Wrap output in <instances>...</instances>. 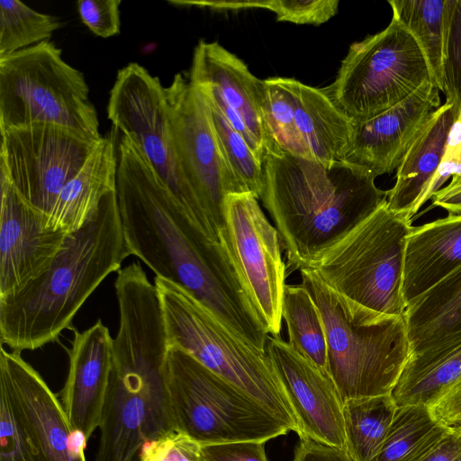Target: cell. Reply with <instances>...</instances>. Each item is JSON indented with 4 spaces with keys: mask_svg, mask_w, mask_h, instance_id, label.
<instances>
[{
    "mask_svg": "<svg viewBox=\"0 0 461 461\" xmlns=\"http://www.w3.org/2000/svg\"><path fill=\"white\" fill-rule=\"evenodd\" d=\"M115 192L131 254L187 291L242 340L264 348L268 334L228 249L194 223L124 135L117 142Z\"/></svg>",
    "mask_w": 461,
    "mask_h": 461,
    "instance_id": "cell-1",
    "label": "cell"
},
{
    "mask_svg": "<svg viewBox=\"0 0 461 461\" xmlns=\"http://www.w3.org/2000/svg\"><path fill=\"white\" fill-rule=\"evenodd\" d=\"M119 329L94 461H141L143 448L176 431L166 384L167 342L160 300L141 266L114 283Z\"/></svg>",
    "mask_w": 461,
    "mask_h": 461,
    "instance_id": "cell-2",
    "label": "cell"
},
{
    "mask_svg": "<svg viewBox=\"0 0 461 461\" xmlns=\"http://www.w3.org/2000/svg\"><path fill=\"white\" fill-rule=\"evenodd\" d=\"M261 199L299 268L330 247L387 202L389 190L366 168L346 161L323 163L283 150L263 163Z\"/></svg>",
    "mask_w": 461,
    "mask_h": 461,
    "instance_id": "cell-3",
    "label": "cell"
},
{
    "mask_svg": "<svg viewBox=\"0 0 461 461\" xmlns=\"http://www.w3.org/2000/svg\"><path fill=\"white\" fill-rule=\"evenodd\" d=\"M130 255L113 191L91 219L66 238L40 276L0 298L2 345L22 352L55 340L96 287Z\"/></svg>",
    "mask_w": 461,
    "mask_h": 461,
    "instance_id": "cell-4",
    "label": "cell"
},
{
    "mask_svg": "<svg viewBox=\"0 0 461 461\" xmlns=\"http://www.w3.org/2000/svg\"><path fill=\"white\" fill-rule=\"evenodd\" d=\"M299 271L322 318L328 373L342 402L391 394L411 355L404 317L362 306Z\"/></svg>",
    "mask_w": 461,
    "mask_h": 461,
    "instance_id": "cell-5",
    "label": "cell"
},
{
    "mask_svg": "<svg viewBox=\"0 0 461 461\" xmlns=\"http://www.w3.org/2000/svg\"><path fill=\"white\" fill-rule=\"evenodd\" d=\"M168 348H178L300 434L296 416L267 353L248 344L184 288L156 276Z\"/></svg>",
    "mask_w": 461,
    "mask_h": 461,
    "instance_id": "cell-6",
    "label": "cell"
},
{
    "mask_svg": "<svg viewBox=\"0 0 461 461\" xmlns=\"http://www.w3.org/2000/svg\"><path fill=\"white\" fill-rule=\"evenodd\" d=\"M412 228L411 218L390 210L385 203L299 270L312 271L362 306L404 317V252Z\"/></svg>",
    "mask_w": 461,
    "mask_h": 461,
    "instance_id": "cell-7",
    "label": "cell"
},
{
    "mask_svg": "<svg viewBox=\"0 0 461 461\" xmlns=\"http://www.w3.org/2000/svg\"><path fill=\"white\" fill-rule=\"evenodd\" d=\"M41 122L102 138L84 75L50 41L0 57V131Z\"/></svg>",
    "mask_w": 461,
    "mask_h": 461,
    "instance_id": "cell-8",
    "label": "cell"
},
{
    "mask_svg": "<svg viewBox=\"0 0 461 461\" xmlns=\"http://www.w3.org/2000/svg\"><path fill=\"white\" fill-rule=\"evenodd\" d=\"M166 384L176 431L201 445L267 441L287 425L185 352L168 348Z\"/></svg>",
    "mask_w": 461,
    "mask_h": 461,
    "instance_id": "cell-9",
    "label": "cell"
},
{
    "mask_svg": "<svg viewBox=\"0 0 461 461\" xmlns=\"http://www.w3.org/2000/svg\"><path fill=\"white\" fill-rule=\"evenodd\" d=\"M87 442L20 351L0 349V461H86Z\"/></svg>",
    "mask_w": 461,
    "mask_h": 461,
    "instance_id": "cell-10",
    "label": "cell"
},
{
    "mask_svg": "<svg viewBox=\"0 0 461 461\" xmlns=\"http://www.w3.org/2000/svg\"><path fill=\"white\" fill-rule=\"evenodd\" d=\"M432 82L413 36L393 16L388 26L350 45L335 80L321 88L350 119H367L402 102Z\"/></svg>",
    "mask_w": 461,
    "mask_h": 461,
    "instance_id": "cell-11",
    "label": "cell"
},
{
    "mask_svg": "<svg viewBox=\"0 0 461 461\" xmlns=\"http://www.w3.org/2000/svg\"><path fill=\"white\" fill-rule=\"evenodd\" d=\"M107 116L140 149L194 223L218 241L177 163L166 90L159 78L136 62L121 68L110 91Z\"/></svg>",
    "mask_w": 461,
    "mask_h": 461,
    "instance_id": "cell-12",
    "label": "cell"
},
{
    "mask_svg": "<svg viewBox=\"0 0 461 461\" xmlns=\"http://www.w3.org/2000/svg\"><path fill=\"white\" fill-rule=\"evenodd\" d=\"M0 132V170L25 201L46 215L103 138L43 122Z\"/></svg>",
    "mask_w": 461,
    "mask_h": 461,
    "instance_id": "cell-13",
    "label": "cell"
},
{
    "mask_svg": "<svg viewBox=\"0 0 461 461\" xmlns=\"http://www.w3.org/2000/svg\"><path fill=\"white\" fill-rule=\"evenodd\" d=\"M169 127L180 170L220 243L227 240L224 200L238 193L222 159L203 98L188 76L176 74L165 87Z\"/></svg>",
    "mask_w": 461,
    "mask_h": 461,
    "instance_id": "cell-14",
    "label": "cell"
},
{
    "mask_svg": "<svg viewBox=\"0 0 461 461\" xmlns=\"http://www.w3.org/2000/svg\"><path fill=\"white\" fill-rule=\"evenodd\" d=\"M227 248L268 334L279 336L285 286L280 237L249 193L225 196Z\"/></svg>",
    "mask_w": 461,
    "mask_h": 461,
    "instance_id": "cell-15",
    "label": "cell"
},
{
    "mask_svg": "<svg viewBox=\"0 0 461 461\" xmlns=\"http://www.w3.org/2000/svg\"><path fill=\"white\" fill-rule=\"evenodd\" d=\"M187 76L203 97L244 138L262 165L268 153L281 150L264 118L265 80L256 77L243 60L216 41L201 40L194 50Z\"/></svg>",
    "mask_w": 461,
    "mask_h": 461,
    "instance_id": "cell-16",
    "label": "cell"
},
{
    "mask_svg": "<svg viewBox=\"0 0 461 461\" xmlns=\"http://www.w3.org/2000/svg\"><path fill=\"white\" fill-rule=\"evenodd\" d=\"M0 298L15 294L51 264L68 236L46 227L47 215L32 206L0 170Z\"/></svg>",
    "mask_w": 461,
    "mask_h": 461,
    "instance_id": "cell-17",
    "label": "cell"
},
{
    "mask_svg": "<svg viewBox=\"0 0 461 461\" xmlns=\"http://www.w3.org/2000/svg\"><path fill=\"white\" fill-rule=\"evenodd\" d=\"M266 351L296 416L301 437L343 449V402L329 375L280 336H268Z\"/></svg>",
    "mask_w": 461,
    "mask_h": 461,
    "instance_id": "cell-18",
    "label": "cell"
},
{
    "mask_svg": "<svg viewBox=\"0 0 461 461\" xmlns=\"http://www.w3.org/2000/svg\"><path fill=\"white\" fill-rule=\"evenodd\" d=\"M439 90L425 82L402 102L367 119H351L345 161L363 167L375 177L398 168L420 130L439 107Z\"/></svg>",
    "mask_w": 461,
    "mask_h": 461,
    "instance_id": "cell-19",
    "label": "cell"
},
{
    "mask_svg": "<svg viewBox=\"0 0 461 461\" xmlns=\"http://www.w3.org/2000/svg\"><path fill=\"white\" fill-rule=\"evenodd\" d=\"M113 340L108 328L98 321L82 332L75 330L68 350V373L59 400L71 426L86 442L102 422Z\"/></svg>",
    "mask_w": 461,
    "mask_h": 461,
    "instance_id": "cell-20",
    "label": "cell"
},
{
    "mask_svg": "<svg viewBox=\"0 0 461 461\" xmlns=\"http://www.w3.org/2000/svg\"><path fill=\"white\" fill-rule=\"evenodd\" d=\"M459 116L456 107L445 102L435 109L405 153L389 190L386 205L412 219L429 200L430 188L443 160L448 134Z\"/></svg>",
    "mask_w": 461,
    "mask_h": 461,
    "instance_id": "cell-21",
    "label": "cell"
},
{
    "mask_svg": "<svg viewBox=\"0 0 461 461\" xmlns=\"http://www.w3.org/2000/svg\"><path fill=\"white\" fill-rule=\"evenodd\" d=\"M461 267V214L413 227L407 237L402 295L406 307Z\"/></svg>",
    "mask_w": 461,
    "mask_h": 461,
    "instance_id": "cell-22",
    "label": "cell"
},
{
    "mask_svg": "<svg viewBox=\"0 0 461 461\" xmlns=\"http://www.w3.org/2000/svg\"><path fill=\"white\" fill-rule=\"evenodd\" d=\"M118 130L103 137L79 172L63 187L46 227L70 235L80 230L96 212L103 198L115 191Z\"/></svg>",
    "mask_w": 461,
    "mask_h": 461,
    "instance_id": "cell-23",
    "label": "cell"
},
{
    "mask_svg": "<svg viewBox=\"0 0 461 461\" xmlns=\"http://www.w3.org/2000/svg\"><path fill=\"white\" fill-rule=\"evenodd\" d=\"M404 320L411 355L461 343V267L409 304Z\"/></svg>",
    "mask_w": 461,
    "mask_h": 461,
    "instance_id": "cell-24",
    "label": "cell"
},
{
    "mask_svg": "<svg viewBox=\"0 0 461 461\" xmlns=\"http://www.w3.org/2000/svg\"><path fill=\"white\" fill-rule=\"evenodd\" d=\"M291 93L297 128L312 158L328 163L345 161L351 119L321 89L284 77Z\"/></svg>",
    "mask_w": 461,
    "mask_h": 461,
    "instance_id": "cell-25",
    "label": "cell"
},
{
    "mask_svg": "<svg viewBox=\"0 0 461 461\" xmlns=\"http://www.w3.org/2000/svg\"><path fill=\"white\" fill-rule=\"evenodd\" d=\"M461 379V343L411 355L391 393L397 406L431 407Z\"/></svg>",
    "mask_w": 461,
    "mask_h": 461,
    "instance_id": "cell-26",
    "label": "cell"
},
{
    "mask_svg": "<svg viewBox=\"0 0 461 461\" xmlns=\"http://www.w3.org/2000/svg\"><path fill=\"white\" fill-rule=\"evenodd\" d=\"M396 409L391 394L343 403L347 453L354 461H376Z\"/></svg>",
    "mask_w": 461,
    "mask_h": 461,
    "instance_id": "cell-27",
    "label": "cell"
},
{
    "mask_svg": "<svg viewBox=\"0 0 461 461\" xmlns=\"http://www.w3.org/2000/svg\"><path fill=\"white\" fill-rule=\"evenodd\" d=\"M393 16L411 32L430 70L433 84L443 92V60L447 0H391Z\"/></svg>",
    "mask_w": 461,
    "mask_h": 461,
    "instance_id": "cell-28",
    "label": "cell"
},
{
    "mask_svg": "<svg viewBox=\"0 0 461 461\" xmlns=\"http://www.w3.org/2000/svg\"><path fill=\"white\" fill-rule=\"evenodd\" d=\"M282 318L285 321L289 345L329 375L327 339L322 318L312 294L303 285H285Z\"/></svg>",
    "mask_w": 461,
    "mask_h": 461,
    "instance_id": "cell-29",
    "label": "cell"
},
{
    "mask_svg": "<svg viewBox=\"0 0 461 461\" xmlns=\"http://www.w3.org/2000/svg\"><path fill=\"white\" fill-rule=\"evenodd\" d=\"M447 429L430 407L397 406L376 461H417Z\"/></svg>",
    "mask_w": 461,
    "mask_h": 461,
    "instance_id": "cell-30",
    "label": "cell"
},
{
    "mask_svg": "<svg viewBox=\"0 0 461 461\" xmlns=\"http://www.w3.org/2000/svg\"><path fill=\"white\" fill-rule=\"evenodd\" d=\"M203 101L219 150L238 193H249L260 198L264 188L263 165L221 111L204 98Z\"/></svg>",
    "mask_w": 461,
    "mask_h": 461,
    "instance_id": "cell-31",
    "label": "cell"
},
{
    "mask_svg": "<svg viewBox=\"0 0 461 461\" xmlns=\"http://www.w3.org/2000/svg\"><path fill=\"white\" fill-rule=\"evenodd\" d=\"M61 23L18 0L0 1V57L50 41Z\"/></svg>",
    "mask_w": 461,
    "mask_h": 461,
    "instance_id": "cell-32",
    "label": "cell"
},
{
    "mask_svg": "<svg viewBox=\"0 0 461 461\" xmlns=\"http://www.w3.org/2000/svg\"><path fill=\"white\" fill-rule=\"evenodd\" d=\"M265 85L264 118L273 140L285 152L314 159L297 128L293 98L284 77L267 78Z\"/></svg>",
    "mask_w": 461,
    "mask_h": 461,
    "instance_id": "cell-33",
    "label": "cell"
},
{
    "mask_svg": "<svg viewBox=\"0 0 461 461\" xmlns=\"http://www.w3.org/2000/svg\"><path fill=\"white\" fill-rule=\"evenodd\" d=\"M338 0H260L215 1L214 10L267 9L276 14L279 22L320 25L338 13Z\"/></svg>",
    "mask_w": 461,
    "mask_h": 461,
    "instance_id": "cell-34",
    "label": "cell"
},
{
    "mask_svg": "<svg viewBox=\"0 0 461 461\" xmlns=\"http://www.w3.org/2000/svg\"><path fill=\"white\" fill-rule=\"evenodd\" d=\"M443 93L461 117V0H447Z\"/></svg>",
    "mask_w": 461,
    "mask_h": 461,
    "instance_id": "cell-35",
    "label": "cell"
},
{
    "mask_svg": "<svg viewBox=\"0 0 461 461\" xmlns=\"http://www.w3.org/2000/svg\"><path fill=\"white\" fill-rule=\"evenodd\" d=\"M141 461H203L201 444L189 436L172 431L148 444L142 450Z\"/></svg>",
    "mask_w": 461,
    "mask_h": 461,
    "instance_id": "cell-36",
    "label": "cell"
},
{
    "mask_svg": "<svg viewBox=\"0 0 461 461\" xmlns=\"http://www.w3.org/2000/svg\"><path fill=\"white\" fill-rule=\"evenodd\" d=\"M121 0H79L77 9L82 23L96 36L109 38L120 32Z\"/></svg>",
    "mask_w": 461,
    "mask_h": 461,
    "instance_id": "cell-37",
    "label": "cell"
},
{
    "mask_svg": "<svg viewBox=\"0 0 461 461\" xmlns=\"http://www.w3.org/2000/svg\"><path fill=\"white\" fill-rule=\"evenodd\" d=\"M203 461H268L265 442L236 441L201 445Z\"/></svg>",
    "mask_w": 461,
    "mask_h": 461,
    "instance_id": "cell-38",
    "label": "cell"
},
{
    "mask_svg": "<svg viewBox=\"0 0 461 461\" xmlns=\"http://www.w3.org/2000/svg\"><path fill=\"white\" fill-rule=\"evenodd\" d=\"M292 461H354L343 449L301 437Z\"/></svg>",
    "mask_w": 461,
    "mask_h": 461,
    "instance_id": "cell-39",
    "label": "cell"
},
{
    "mask_svg": "<svg viewBox=\"0 0 461 461\" xmlns=\"http://www.w3.org/2000/svg\"><path fill=\"white\" fill-rule=\"evenodd\" d=\"M430 409L443 425L448 428H461V379Z\"/></svg>",
    "mask_w": 461,
    "mask_h": 461,
    "instance_id": "cell-40",
    "label": "cell"
},
{
    "mask_svg": "<svg viewBox=\"0 0 461 461\" xmlns=\"http://www.w3.org/2000/svg\"><path fill=\"white\" fill-rule=\"evenodd\" d=\"M417 461H461V428H448Z\"/></svg>",
    "mask_w": 461,
    "mask_h": 461,
    "instance_id": "cell-41",
    "label": "cell"
},
{
    "mask_svg": "<svg viewBox=\"0 0 461 461\" xmlns=\"http://www.w3.org/2000/svg\"><path fill=\"white\" fill-rule=\"evenodd\" d=\"M433 205L447 210L448 214H461V182L450 181L432 195Z\"/></svg>",
    "mask_w": 461,
    "mask_h": 461,
    "instance_id": "cell-42",
    "label": "cell"
},
{
    "mask_svg": "<svg viewBox=\"0 0 461 461\" xmlns=\"http://www.w3.org/2000/svg\"><path fill=\"white\" fill-rule=\"evenodd\" d=\"M451 181L453 182H461V173L457 176H454L451 177Z\"/></svg>",
    "mask_w": 461,
    "mask_h": 461,
    "instance_id": "cell-43",
    "label": "cell"
}]
</instances>
